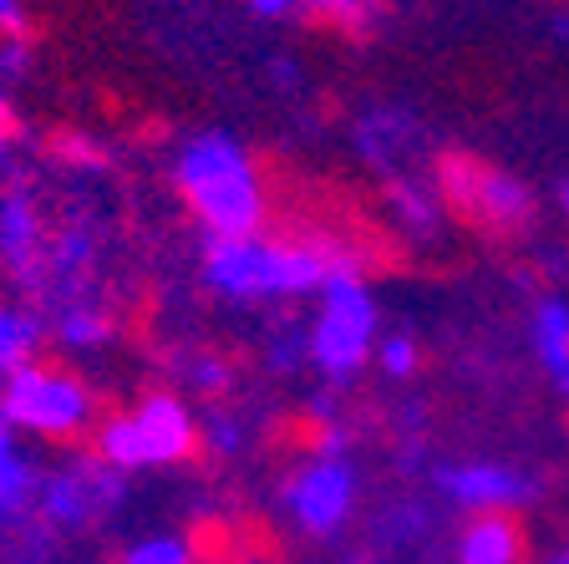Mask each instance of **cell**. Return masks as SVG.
<instances>
[{"mask_svg": "<svg viewBox=\"0 0 569 564\" xmlns=\"http://www.w3.org/2000/svg\"><path fill=\"white\" fill-rule=\"evenodd\" d=\"M346 259L316 245H274V239H213L203 249V285L229 300H280V295L326 290Z\"/></svg>", "mask_w": 569, "mask_h": 564, "instance_id": "obj_2", "label": "cell"}, {"mask_svg": "<svg viewBox=\"0 0 569 564\" xmlns=\"http://www.w3.org/2000/svg\"><path fill=\"white\" fill-rule=\"evenodd\" d=\"M300 356H310V336H300V330H290V336H280V342L270 346V366H274V372L300 366Z\"/></svg>", "mask_w": 569, "mask_h": 564, "instance_id": "obj_22", "label": "cell"}, {"mask_svg": "<svg viewBox=\"0 0 569 564\" xmlns=\"http://www.w3.org/2000/svg\"><path fill=\"white\" fill-rule=\"evenodd\" d=\"M306 6H316L326 16H361V0H306Z\"/></svg>", "mask_w": 569, "mask_h": 564, "instance_id": "obj_26", "label": "cell"}, {"mask_svg": "<svg viewBox=\"0 0 569 564\" xmlns=\"http://www.w3.org/2000/svg\"><path fill=\"white\" fill-rule=\"evenodd\" d=\"M559 199H565V214H569V184H565V194H559Z\"/></svg>", "mask_w": 569, "mask_h": 564, "instance_id": "obj_30", "label": "cell"}, {"mask_svg": "<svg viewBox=\"0 0 569 564\" xmlns=\"http://www.w3.org/2000/svg\"><path fill=\"white\" fill-rule=\"evenodd\" d=\"M203 443H209V453L229 458V453H239V447H244V423H239V417H229V412H213L209 423H203Z\"/></svg>", "mask_w": 569, "mask_h": 564, "instance_id": "obj_20", "label": "cell"}, {"mask_svg": "<svg viewBox=\"0 0 569 564\" xmlns=\"http://www.w3.org/2000/svg\"><path fill=\"white\" fill-rule=\"evenodd\" d=\"M36 346H41V320L26 310H6L0 306V376L31 366Z\"/></svg>", "mask_w": 569, "mask_h": 564, "instance_id": "obj_14", "label": "cell"}, {"mask_svg": "<svg viewBox=\"0 0 569 564\" xmlns=\"http://www.w3.org/2000/svg\"><path fill=\"white\" fill-rule=\"evenodd\" d=\"M6 453H11V427L0 423V458H6Z\"/></svg>", "mask_w": 569, "mask_h": 564, "instance_id": "obj_29", "label": "cell"}, {"mask_svg": "<svg viewBox=\"0 0 569 564\" xmlns=\"http://www.w3.org/2000/svg\"><path fill=\"white\" fill-rule=\"evenodd\" d=\"M377 336V300L361 285L356 265L346 259L331 275V285L320 290V316L310 326V362L336 382H351L367 362V346Z\"/></svg>", "mask_w": 569, "mask_h": 564, "instance_id": "obj_4", "label": "cell"}, {"mask_svg": "<svg viewBox=\"0 0 569 564\" xmlns=\"http://www.w3.org/2000/svg\"><path fill=\"white\" fill-rule=\"evenodd\" d=\"M6 148H11V118H6V107H0V158H6Z\"/></svg>", "mask_w": 569, "mask_h": 564, "instance_id": "obj_28", "label": "cell"}, {"mask_svg": "<svg viewBox=\"0 0 569 564\" xmlns=\"http://www.w3.org/2000/svg\"><path fill=\"white\" fill-rule=\"evenodd\" d=\"M36 504L57 530H82L97 514H112L122 504V473L102 458H77L41 478Z\"/></svg>", "mask_w": 569, "mask_h": 564, "instance_id": "obj_6", "label": "cell"}, {"mask_svg": "<svg viewBox=\"0 0 569 564\" xmlns=\"http://www.w3.org/2000/svg\"><path fill=\"white\" fill-rule=\"evenodd\" d=\"M438 488L462 508H478V514H503V508L523 504L533 494V483L513 468H498V463H442Z\"/></svg>", "mask_w": 569, "mask_h": 564, "instance_id": "obj_9", "label": "cell"}, {"mask_svg": "<svg viewBox=\"0 0 569 564\" xmlns=\"http://www.w3.org/2000/svg\"><path fill=\"white\" fill-rule=\"evenodd\" d=\"M193 447H199V423L173 392H153L132 412H118L97 427V458L112 463L118 473L183 463Z\"/></svg>", "mask_w": 569, "mask_h": 564, "instance_id": "obj_3", "label": "cell"}, {"mask_svg": "<svg viewBox=\"0 0 569 564\" xmlns=\"http://www.w3.org/2000/svg\"><path fill=\"white\" fill-rule=\"evenodd\" d=\"M87 259H92V239H87L82 229H67V235L51 245L47 265H51V275H57V280H77V275L87 270Z\"/></svg>", "mask_w": 569, "mask_h": 564, "instance_id": "obj_18", "label": "cell"}, {"mask_svg": "<svg viewBox=\"0 0 569 564\" xmlns=\"http://www.w3.org/2000/svg\"><path fill=\"white\" fill-rule=\"evenodd\" d=\"M189 376H193V387H203V392H229V366L219 362V356H203V362H193Z\"/></svg>", "mask_w": 569, "mask_h": 564, "instance_id": "obj_23", "label": "cell"}, {"mask_svg": "<svg viewBox=\"0 0 569 564\" xmlns=\"http://www.w3.org/2000/svg\"><path fill=\"white\" fill-rule=\"evenodd\" d=\"M377 356H381V366H387V376H412V366H417V346L407 342V336H387Z\"/></svg>", "mask_w": 569, "mask_h": 564, "instance_id": "obj_21", "label": "cell"}, {"mask_svg": "<svg viewBox=\"0 0 569 564\" xmlns=\"http://www.w3.org/2000/svg\"><path fill=\"white\" fill-rule=\"evenodd\" d=\"M0 392H6V376H0Z\"/></svg>", "mask_w": 569, "mask_h": 564, "instance_id": "obj_32", "label": "cell"}, {"mask_svg": "<svg viewBox=\"0 0 569 564\" xmlns=\"http://www.w3.org/2000/svg\"><path fill=\"white\" fill-rule=\"evenodd\" d=\"M0 423L36 437H77L92 423V392L57 366H21L6 376Z\"/></svg>", "mask_w": 569, "mask_h": 564, "instance_id": "obj_5", "label": "cell"}, {"mask_svg": "<svg viewBox=\"0 0 569 564\" xmlns=\"http://www.w3.org/2000/svg\"><path fill=\"white\" fill-rule=\"evenodd\" d=\"M0 31L11 36V41H26V11H21V0H0Z\"/></svg>", "mask_w": 569, "mask_h": 564, "instance_id": "obj_25", "label": "cell"}, {"mask_svg": "<svg viewBox=\"0 0 569 564\" xmlns=\"http://www.w3.org/2000/svg\"><path fill=\"white\" fill-rule=\"evenodd\" d=\"M36 488H41V478L31 473V463L21 458V453H6L0 458V518H16L26 504L36 498Z\"/></svg>", "mask_w": 569, "mask_h": 564, "instance_id": "obj_17", "label": "cell"}, {"mask_svg": "<svg viewBox=\"0 0 569 564\" xmlns=\"http://www.w3.org/2000/svg\"><path fill=\"white\" fill-rule=\"evenodd\" d=\"M178 188L213 239H249L264 224V188L254 158L229 132H199L178 154Z\"/></svg>", "mask_w": 569, "mask_h": 564, "instance_id": "obj_1", "label": "cell"}, {"mask_svg": "<svg viewBox=\"0 0 569 564\" xmlns=\"http://www.w3.org/2000/svg\"><path fill=\"white\" fill-rule=\"evenodd\" d=\"M356 142H361V154H367L371 164L387 168L391 158L412 142V118H402V112H377V118H367L356 128Z\"/></svg>", "mask_w": 569, "mask_h": 564, "instance_id": "obj_15", "label": "cell"}, {"mask_svg": "<svg viewBox=\"0 0 569 564\" xmlns=\"http://www.w3.org/2000/svg\"><path fill=\"white\" fill-rule=\"evenodd\" d=\"M26 71H31V47H26V41H6V47H0V77H26Z\"/></svg>", "mask_w": 569, "mask_h": 564, "instance_id": "obj_24", "label": "cell"}, {"mask_svg": "<svg viewBox=\"0 0 569 564\" xmlns=\"http://www.w3.org/2000/svg\"><path fill=\"white\" fill-rule=\"evenodd\" d=\"M555 564H569V554H559V560H555Z\"/></svg>", "mask_w": 569, "mask_h": 564, "instance_id": "obj_31", "label": "cell"}, {"mask_svg": "<svg viewBox=\"0 0 569 564\" xmlns=\"http://www.w3.org/2000/svg\"><path fill=\"white\" fill-rule=\"evenodd\" d=\"M0 255L26 285H36V275H41V214L21 188L0 194Z\"/></svg>", "mask_w": 569, "mask_h": 564, "instance_id": "obj_10", "label": "cell"}, {"mask_svg": "<svg viewBox=\"0 0 569 564\" xmlns=\"http://www.w3.org/2000/svg\"><path fill=\"white\" fill-rule=\"evenodd\" d=\"M533 352H539V362L559 382V392L569 397V306L565 300H545L533 310Z\"/></svg>", "mask_w": 569, "mask_h": 564, "instance_id": "obj_12", "label": "cell"}, {"mask_svg": "<svg viewBox=\"0 0 569 564\" xmlns=\"http://www.w3.org/2000/svg\"><path fill=\"white\" fill-rule=\"evenodd\" d=\"M57 342L67 346V352H92V346L112 342V320L92 306H67L57 320Z\"/></svg>", "mask_w": 569, "mask_h": 564, "instance_id": "obj_16", "label": "cell"}, {"mask_svg": "<svg viewBox=\"0 0 569 564\" xmlns=\"http://www.w3.org/2000/svg\"><path fill=\"white\" fill-rule=\"evenodd\" d=\"M529 540L509 514H478L458 540V564H519Z\"/></svg>", "mask_w": 569, "mask_h": 564, "instance_id": "obj_11", "label": "cell"}, {"mask_svg": "<svg viewBox=\"0 0 569 564\" xmlns=\"http://www.w3.org/2000/svg\"><path fill=\"white\" fill-rule=\"evenodd\" d=\"M356 504V468L346 458H310L296 478L284 483V508L306 534H331L346 524Z\"/></svg>", "mask_w": 569, "mask_h": 564, "instance_id": "obj_7", "label": "cell"}, {"mask_svg": "<svg viewBox=\"0 0 569 564\" xmlns=\"http://www.w3.org/2000/svg\"><path fill=\"white\" fill-rule=\"evenodd\" d=\"M122 564H193V550L183 540H173V534H153V540L132 544L122 554Z\"/></svg>", "mask_w": 569, "mask_h": 564, "instance_id": "obj_19", "label": "cell"}, {"mask_svg": "<svg viewBox=\"0 0 569 564\" xmlns=\"http://www.w3.org/2000/svg\"><path fill=\"white\" fill-rule=\"evenodd\" d=\"M442 188H448L452 204H462L473 219H488L498 229L529 219V188L519 178L498 174V168L473 164V158H448L442 164Z\"/></svg>", "mask_w": 569, "mask_h": 564, "instance_id": "obj_8", "label": "cell"}, {"mask_svg": "<svg viewBox=\"0 0 569 564\" xmlns=\"http://www.w3.org/2000/svg\"><path fill=\"white\" fill-rule=\"evenodd\" d=\"M391 194V209H397V219H402V229L412 239H432L438 235V224H442V204L427 194V188L407 184V178H391L387 184Z\"/></svg>", "mask_w": 569, "mask_h": 564, "instance_id": "obj_13", "label": "cell"}, {"mask_svg": "<svg viewBox=\"0 0 569 564\" xmlns=\"http://www.w3.org/2000/svg\"><path fill=\"white\" fill-rule=\"evenodd\" d=\"M249 6H254L260 16H284L290 6H300V0H249Z\"/></svg>", "mask_w": 569, "mask_h": 564, "instance_id": "obj_27", "label": "cell"}, {"mask_svg": "<svg viewBox=\"0 0 569 564\" xmlns=\"http://www.w3.org/2000/svg\"><path fill=\"white\" fill-rule=\"evenodd\" d=\"M351 564H367V560H351Z\"/></svg>", "mask_w": 569, "mask_h": 564, "instance_id": "obj_33", "label": "cell"}]
</instances>
